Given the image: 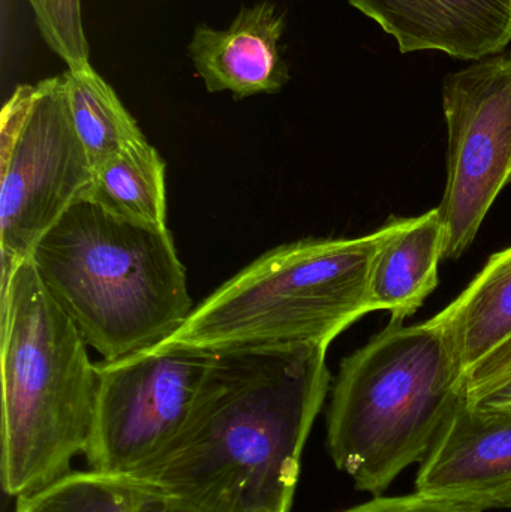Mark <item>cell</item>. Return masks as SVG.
Here are the masks:
<instances>
[{"mask_svg":"<svg viewBox=\"0 0 511 512\" xmlns=\"http://www.w3.org/2000/svg\"><path fill=\"white\" fill-rule=\"evenodd\" d=\"M324 345L216 352L185 426L135 477L213 512H290L329 394Z\"/></svg>","mask_w":511,"mask_h":512,"instance_id":"1","label":"cell"},{"mask_svg":"<svg viewBox=\"0 0 511 512\" xmlns=\"http://www.w3.org/2000/svg\"><path fill=\"white\" fill-rule=\"evenodd\" d=\"M98 373L32 258L2 268L3 492L32 495L71 472L95 429Z\"/></svg>","mask_w":511,"mask_h":512,"instance_id":"2","label":"cell"},{"mask_svg":"<svg viewBox=\"0 0 511 512\" xmlns=\"http://www.w3.org/2000/svg\"><path fill=\"white\" fill-rule=\"evenodd\" d=\"M30 258L104 360L159 345L194 310L170 230L123 221L93 201L69 207Z\"/></svg>","mask_w":511,"mask_h":512,"instance_id":"3","label":"cell"},{"mask_svg":"<svg viewBox=\"0 0 511 512\" xmlns=\"http://www.w3.org/2000/svg\"><path fill=\"white\" fill-rule=\"evenodd\" d=\"M465 399V370L443 328L390 322L342 360L327 451L359 492L381 496L425 459Z\"/></svg>","mask_w":511,"mask_h":512,"instance_id":"4","label":"cell"},{"mask_svg":"<svg viewBox=\"0 0 511 512\" xmlns=\"http://www.w3.org/2000/svg\"><path fill=\"white\" fill-rule=\"evenodd\" d=\"M386 225L356 239L285 243L204 298L159 349L228 352L330 343L369 312Z\"/></svg>","mask_w":511,"mask_h":512,"instance_id":"5","label":"cell"},{"mask_svg":"<svg viewBox=\"0 0 511 512\" xmlns=\"http://www.w3.org/2000/svg\"><path fill=\"white\" fill-rule=\"evenodd\" d=\"M2 268L29 258L69 207L86 198L93 165L75 131L62 75L20 84L0 116Z\"/></svg>","mask_w":511,"mask_h":512,"instance_id":"6","label":"cell"},{"mask_svg":"<svg viewBox=\"0 0 511 512\" xmlns=\"http://www.w3.org/2000/svg\"><path fill=\"white\" fill-rule=\"evenodd\" d=\"M447 180L440 209L444 259L461 258L511 183V53L495 54L443 81Z\"/></svg>","mask_w":511,"mask_h":512,"instance_id":"7","label":"cell"},{"mask_svg":"<svg viewBox=\"0 0 511 512\" xmlns=\"http://www.w3.org/2000/svg\"><path fill=\"white\" fill-rule=\"evenodd\" d=\"M210 352L149 348L96 363L98 403L86 454L93 471L137 475L185 426Z\"/></svg>","mask_w":511,"mask_h":512,"instance_id":"8","label":"cell"},{"mask_svg":"<svg viewBox=\"0 0 511 512\" xmlns=\"http://www.w3.org/2000/svg\"><path fill=\"white\" fill-rule=\"evenodd\" d=\"M416 493L465 512L511 510V408L465 399L420 462Z\"/></svg>","mask_w":511,"mask_h":512,"instance_id":"9","label":"cell"},{"mask_svg":"<svg viewBox=\"0 0 511 512\" xmlns=\"http://www.w3.org/2000/svg\"><path fill=\"white\" fill-rule=\"evenodd\" d=\"M285 29L273 0L242 6L228 29L198 24L188 54L207 92H230L237 101L281 92L291 78L281 50Z\"/></svg>","mask_w":511,"mask_h":512,"instance_id":"10","label":"cell"},{"mask_svg":"<svg viewBox=\"0 0 511 512\" xmlns=\"http://www.w3.org/2000/svg\"><path fill=\"white\" fill-rule=\"evenodd\" d=\"M398 42L401 53L443 51L483 60L511 44V0H348Z\"/></svg>","mask_w":511,"mask_h":512,"instance_id":"11","label":"cell"},{"mask_svg":"<svg viewBox=\"0 0 511 512\" xmlns=\"http://www.w3.org/2000/svg\"><path fill=\"white\" fill-rule=\"evenodd\" d=\"M372 265L369 298L372 310H387L404 324L435 291L444 259V225L440 209L416 218H392Z\"/></svg>","mask_w":511,"mask_h":512,"instance_id":"12","label":"cell"},{"mask_svg":"<svg viewBox=\"0 0 511 512\" xmlns=\"http://www.w3.org/2000/svg\"><path fill=\"white\" fill-rule=\"evenodd\" d=\"M467 375L511 340V248L489 258L465 291L432 318Z\"/></svg>","mask_w":511,"mask_h":512,"instance_id":"13","label":"cell"},{"mask_svg":"<svg viewBox=\"0 0 511 512\" xmlns=\"http://www.w3.org/2000/svg\"><path fill=\"white\" fill-rule=\"evenodd\" d=\"M84 200L123 221L168 230L165 161L147 138L135 141L93 170Z\"/></svg>","mask_w":511,"mask_h":512,"instance_id":"14","label":"cell"},{"mask_svg":"<svg viewBox=\"0 0 511 512\" xmlns=\"http://www.w3.org/2000/svg\"><path fill=\"white\" fill-rule=\"evenodd\" d=\"M173 496L135 475L69 472L32 495L18 498L15 512H168Z\"/></svg>","mask_w":511,"mask_h":512,"instance_id":"15","label":"cell"},{"mask_svg":"<svg viewBox=\"0 0 511 512\" xmlns=\"http://www.w3.org/2000/svg\"><path fill=\"white\" fill-rule=\"evenodd\" d=\"M66 99L75 131L93 170L144 134L113 87L90 63L63 72Z\"/></svg>","mask_w":511,"mask_h":512,"instance_id":"16","label":"cell"},{"mask_svg":"<svg viewBox=\"0 0 511 512\" xmlns=\"http://www.w3.org/2000/svg\"><path fill=\"white\" fill-rule=\"evenodd\" d=\"M47 47L68 69L89 63L90 45L81 17V0H27Z\"/></svg>","mask_w":511,"mask_h":512,"instance_id":"17","label":"cell"},{"mask_svg":"<svg viewBox=\"0 0 511 512\" xmlns=\"http://www.w3.org/2000/svg\"><path fill=\"white\" fill-rule=\"evenodd\" d=\"M511 376V340L492 352L465 375L467 399L476 400Z\"/></svg>","mask_w":511,"mask_h":512,"instance_id":"18","label":"cell"},{"mask_svg":"<svg viewBox=\"0 0 511 512\" xmlns=\"http://www.w3.org/2000/svg\"><path fill=\"white\" fill-rule=\"evenodd\" d=\"M341 512H465L458 508L450 507L443 502L434 501V499L425 498L419 493L407 496H395V498H384V496H374L365 504L357 505Z\"/></svg>","mask_w":511,"mask_h":512,"instance_id":"19","label":"cell"},{"mask_svg":"<svg viewBox=\"0 0 511 512\" xmlns=\"http://www.w3.org/2000/svg\"><path fill=\"white\" fill-rule=\"evenodd\" d=\"M470 402L483 403V405L498 406V408H511V376L501 382L497 387L489 390L488 393L480 396L479 399Z\"/></svg>","mask_w":511,"mask_h":512,"instance_id":"20","label":"cell"},{"mask_svg":"<svg viewBox=\"0 0 511 512\" xmlns=\"http://www.w3.org/2000/svg\"><path fill=\"white\" fill-rule=\"evenodd\" d=\"M168 512H213L203 510V508L195 507V505L188 504V502L180 501V499L173 498L171 502L170 511Z\"/></svg>","mask_w":511,"mask_h":512,"instance_id":"21","label":"cell"}]
</instances>
